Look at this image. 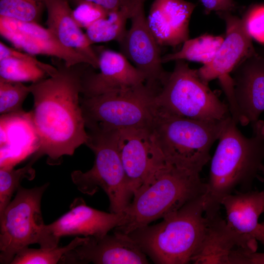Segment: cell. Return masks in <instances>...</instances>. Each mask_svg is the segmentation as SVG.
Returning a JSON list of instances; mask_svg holds the SVG:
<instances>
[{"mask_svg":"<svg viewBox=\"0 0 264 264\" xmlns=\"http://www.w3.org/2000/svg\"><path fill=\"white\" fill-rule=\"evenodd\" d=\"M56 69L48 78L29 86L33 96L30 111L39 140L34 153L47 156V163L61 164L63 156L72 155L80 146L88 143L80 105L82 79L88 64L69 66L62 60L52 57Z\"/></svg>","mask_w":264,"mask_h":264,"instance_id":"6da1fadb","label":"cell"},{"mask_svg":"<svg viewBox=\"0 0 264 264\" xmlns=\"http://www.w3.org/2000/svg\"><path fill=\"white\" fill-rule=\"evenodd\" d=\"M232 116L227 119L211 159L205 194L206 216L220 213L221 201L238 188L249 191L264 160V121L252 126L250 137L244 135Z\"/></svg>","mask_w":264,"mask_h":264,"instance_id":"7a4b0ae2","label":"cell"},{"mask_svg":"<svg viewBox=\"0 0 264 264\" xmlns=\"http://www.w3.org/2000/svg\"><path fill=\"white\" fill-rule=\"evenodd\" d=\"M205 201L204 194L159 223L138 228L128 235L155 264L191 263L206 229Z\"/></svg>","mask_w":264,"mask_h":264,"instance_id":"3957f363","label":"cell"},{"mask_svg":"<svg viewBox=\"0 0 264 264\" xmlns=\"http://www.w3.org/2000/svg\"><path fill=\"white\" fill-rule=\"evenodd\" d=\"M206 191L199 174L167 163L133 195L114 230L128 234L175 212Z\"/></svg>","mask_w":264,"mask_h":264,"instance_id":"277c9868","label":"cell"},{"mask_svg":"<svg viewBox=\"0 0 264 264\" xmlns=\"http://www.w3.org/2000/svg\"><path fill=\"white\" fill-rule=\"evenodd\" d=\"M228 118L218 122L200 121L173 114L157 107L152 131L167 163L200 174L211 159L210 149Z\"/></svg>","mask_w":264,"mask_h":264,"instance_id":"5b68a950","label":"cell"},{"mask_svg":"<svg viewBox=\"0 0 264 264\" xmlns=\"http://www.w3.org/2000/svg\"><path fill=\"white\" fill-rule=\"evenodd\" d=\"M160 89L145 83L123 90L80 98L86 128L117 131L152 129L156 115L155 97Z\"/></svg>","mask_w":264,"mask_h":264,"instance_id":"8992f818","label":"cell"},{"mask_svg":"<svg viewBox=\"0 0 264 264\" xmlns=\"http://www.w3.org/2000/svg\"><path fill=\"white\" fill-rule=\"evenodd\" d=\"M88 132V131H87ZM87 146L94 154L92 167L72 172V182L82 193L93 195L99 188L107 194L110 212L123 213L133 198L117 146V131L88 130Z\"/></svg>","mask_w":264,"mask_h":264,"instance_id":"52a82bcc","label":"cell"},{"mask_svg":"<svg viewBox=\"0 0 264 264\" xmlns=\"http://www.w3.org/2000/svg\"><path fill=\"white\" fill-rule=\"evenodd\" d=\"M173 70L155 97L160 110L191 119L218 122L231 116L229 106L222 102L184 60H176Z\"/></svg>","mask_w":264,"mask_h":264,"instance_id":"ba28073f","label":"cell"},{"mask_svg":"<svg viewBox=\"0 0 264 264\" xmlns=\"http://www.w3.org/2000/svg\"><path fill=\"white\" fill-rule=\"evenodd\" d=\"M49 184L25 188L21 185L0 215V263L11 264L20 250L39 243L44 225L41 200Z\"/></svg>","mask_w":264,"mask_h":264,"instance_id":"9c48e42d","label":"cell"},{"mask_svg":"<svg viewBox=\"0 0 264 264\" xmlns=\"http://www.w3.org/2000/svg\"><path fill=\"white\" fill-rule=\"evenodd\" d=\"M217 14L225 23L224 40L213 60L198 70L200 78L208 83L214 79L219 80L229 107L235 109L237 104L233 80L230 73L241 63L257 51L241 18L231 12Z\"/></svg>","mask_w":264,"mask_h":264,"instance_id":"30bf717a","label":"cell"},{"mask_svg":"<svg viewBox=\"0 0 264 264\" xmlns=\"http://www.w3.org/2000/svg\"><path fill=\"white\" fill-rule=\"evenodd\" d=\"M117 146L133 196L167 163L152 129L118 130Z\"/></svg>","mask_w":264,"mask_h":264,"instance_id":"8fae6325","label":"cell"},{"mask_svg":"<svg viewBox=\"0 0 264 264\" xmlns=\"http://www.w3.org/2000/svg\"><path fill=\"white\" fill-rule=\"evenodd\" d=\"M124 213H107L88 206L81 198H75L70 210L53 222L44 224L39 244L40 248L58 246L61 237L104 236L119 226Z\"/></svg>","mask_w":264,"mask_h":264,"instance_id":"7c38bea8","label":"cell"},{"mask_svg":"<svg viewBox=\"0 0 264 264\" xmlns=\"http://www.w3.org/2000/svg\"><path fill=\"white\" fill-rule=\"evenodd\" d=\"M142 0L130 20L131 25L119 42L122 53L145 76V83L161 88L169 72L163 66L159 45L148 26Z\"/></svg>","mask_w":264,"mask_h":264,"instance_id":"4fadbf2b","label":"cell"},{"mask_svg":"<svg viewBox=\"0 0 264 264\" xmlns=\"http://www.w3.org/2000/svg\"><path fill=\"white\" fill-rule=\"evenodd\" d=\"M61 264H145L147 256L128 235L114 230L100 237H87L86 241L67 252Z\"/></svg>","mask_w":264,"mask_h":264,"instance_id":"5bb4252c","label":"cell"},{"mask_svg":"<svg viewBox=\"0 0 264 264\" xmlns=\"http://www.w3.org/2000/svg\"><path fill=\"white\" fill-rule=\"evenodd\" d=\"M0 33L17 48L32 55H44L63 60L69 66L90 60L67 47L47 29L39 23L24 22L0 16Z\"/></svg>","mask_w":264,"mask_h":264,"instance_id":"9a60e30c","label":"cell"},{"mask_svg":"<svg viewBox=\"0 0 264 264\" xmlns=\"http://www.w3.org/2000/svg\"><path fill=\"white\" fill-rule=\"evenodd\" d=\"M95 49L99 72H95L90 65L86 68L82 79L84 96L125 89L145 83L144 75L122 53L101 48Z\"/></svg>","mask_w":264,"mask_h":264,"instance_id":"2e32d148","label":"cell"},{"mask_svg":"<svg viewBox=\"0 0 264 264\" xmlns=\"http://www.w3.org/2000/svg\"><path fill=\"white\" fill-rule=\"evenodd\" d=\"M232 73L242 125L250 123L252 127L264 112V56L257 51L241 63Z\"/></svg>","mask_w":264,"mask_h":264,"instance_id":"e0dca14e","label":"cell"},{"mask_svg":"<svg viewBox=\"0 0 264 264\" xmlns=\"http://www.w3.org/2000/svg\"><path fill=\"white\" fill-rule=\"evenodd\" d=\"M196 4L185 0H154L147 21L160 46L176 47L189 39V24Z\"/></svg>","mask_w":264,"mask_h":264,"instance_id":"ac0fdd59","label":"cell"},{"mask_svg":"<svg viewBox=\"0 0 264 264\" xmlns=\"http://www.w3.org/2000/svg\"><path fill=\"white\" fill-rule=\"evenodd\" d=\"M221 206L225 209L228 227L240 241L239 247L257 251L253 234L264 213V191L233 193L222 198Z\"/></svg>","mask_w":264,"mask_h":264,"instance_id":"d6986e66","label":"cell"},{"mask_svg":"<svg viewBox=\"0 0 264 264\" xmlns=\"http://www.w3.org/2000/svg\"><path fill=\"white\" fill-rule=\"evenodd\" d=\"M0 167H13L15 161L33 154L39 140L30 112L0 115Z\"/></svg>","mask_w":264,"mask_h":264,"instance_id":"ffe728a7","label":"cell"},{"mask_svg":"<svg viewBox=\"0 0 264 264\" xmlns=\"http://www.w3.org/2000/svg\"><path fill=\"white\" fill-rule=\"evenodd\" d=\"M47 29L65 46L89 59L94 69L98 68V57L92 44L72 16L67 0H45Z\"/></svg>","mask_w":264,"mask_h":264,"instance_id":"44dd1931","label":"cell"},{"mask_svg":"<svg viewBox=\"0 0 264 264\" xmlns=\"http://www.w3.org/2000/svg\"><path fill=\"white\" fill-rule=\"evenodd\" d=\"M207 224L202 241L192 259L197 264H229L233 250L240 247L237 236L228 227L220 213L205 216Z\"/></svg>","mask_w":264,"mask_h":264,"instance_id":"7402d4cb","label":"cell"},{"mask_svg":"<svg viewBox=\"0 0 264 264\" xmlns=\"http://www.w3.org/2000/svg\"><path fill=\"white\" fill-rule=\"evenodd\" d=\"M141 0H130L119 9L109 12L105 17L88 27L86 34L91 43L93 44L110 41L120 42L127 32L128 20L131 19Z\"/></svg>","mask_w":264,"mask_h":264,"instance_id":"603a6c76","label":"cell"},{"mask_svg":"<svg viewBox=\"0 0 264 264\" xmlns=\"http://www.w3.org/2000/svg\"><path fill=\"white\" fill-rule=\"evenodd\" d=\"M224 35L202 34L188 39L183 43L178 51L162 57L163 63L176 60H187L201 63L203 65L210 63L220 48Z\"/></svg>","mask_w":264,"mask_h":264,"instance_id":"cb8c5ba5","label":"cell"},{"mask_svg":"<svg viewBox=\"0 0 264 264\" xmlns=\"http://www.w3.org/2000/svg\"><path fill=\"white\" fill-rule=\"evenodd\" d=\"M40 158L33 153L30 161L22 168L15 169L10 166L0 167V215L11 201L13 194L21 186L22 180L25 178L32 180L34 178L36 172L33 166Z\"/></svg>","mask_w":264,"mask_h":264,"instance_id":"d4e9b609","label":"cell"},{"mask_svg":"<svg viewBox=\"0 0 264 264\" xmlns=\"http://www.w3.org/2000/svg\"><path fill=\"white\" fill-rule=\"evenodd\" d=\"M87 237L77 236L63 247L38 249L26 247L17 253L10 264H55L67 252L83 243Z\"/></svg>","mask_w":264,"mask_h":264,"instance_id":"484cf974","label":"cell"},{"mask_svg":"<svg viewBox=\"0 0 264 264\" xmlns=\"http://www.w3.org/2000/svg\"><path fill=\"white\" fill-rule=\"evenodd\" d=\"M47 76V73L35 63L16 58L0 60V77L4 79L35 83Z\"/></svg>","mask_w":264,"mask_h":264,"instance_id":"4316f807","label":"cell"},{"mask_svg":"<svg viewBox=\"0 0 264 264\" xmlns=\"http://www.w3.org/2000/svg\"><path fill=\"white\" fill-rule=\"evenodd\" d=\"M45 0H0V16L18 21L39 23Z\"/></svg>","mask_w":264,"mask_h":264,"instance_id":"83f0119b","label":"cell"},{"mask_svg":"<svg viewBox=\"0 0 264 264\" xmlns=\"http://www.w3.org/2000/svg\"><path fill=\"white\" fill-rule=\"evenodd\" d=\"M30 93L29 86L22 82L0 77V115L23 111L22 104Z\"/></svg>","mask_w":264,"mask_h":264,"instance_id":"f1b7e54d","label":"cell"},{"mask_svg":"<svg viewBox=\"0 0 264 264\" xmlns=\"http://www.w3.org/2000/svg\"><path fill=\"white\" fill-rule=\"evenodd\" d=\"M241 19L251 38L264 43V3L250 5Z\"/></svg>","mask_w":264,"mask_h":264,"instance_id":"f546056e","label":"cell"},{"mask_svg":"<svg viewBox=\"0 0 264 264\" xmlns=\"http://www.w3.org/2000/svg\"><path fill=\"white\" fill-rule=\"evenodd\" d=\"M108 12L96 4L85 2L77 5L72 10V16L81 28L87 29L97 20L105 17Z\"/></svg>","mask_w":264,"mask_h":264,"instance_id":"4dcf8cb0","label":"cell"},{"mask_svg":"<svg viewBox=\"0 0 264 264\" xmlns=\"http://www.w3.org/2000/svg\"><path fill=\"white\" fill-rule=\"evenodd\" d=\"M7 58H16L35 63L42 67L49 76L56 69L55 66L43 63L39 61L33 55L28 53H22L18 50L6 45L0 42V60Z\"/></svg>","mask_w":264,"mask_h":264,"instance_id":"1f68e13d","label":"cell"},{"mask_svg":"<svg viewBox=\"0 0 264 264\" xmlns=\"http://www.w3.org/2000/svg\"><path fill=\"white\" fill-rule=\"evenodd\" d=\"M229 264H264V252L236 247L230 255Z\"/></svg>","mask_w":264,"mask_h":264,"instance_id":"d6a6232c","label":"cell"},{"mask_svg":"<svg viewBox=\"0 0 264 264\" xmlns=\"http://www.w3.org/2000/svg\"><path fill=\"white\" fill-rule=\"evenodd\" d=\"M206 14L212 12L216 13L232 12L238 8L234 0H200Z\"/></svg>","mask_w":264,"mask_h":264,"instance_id":"836d02e7","label":"cell"},{"mask_svg":"<svg viewBox=\"0 0 264 264\" xmlns=\"http://www.w3.org/2000/svg\"><path fill=\"white\" fill-rule=\"evenodd\" d=\"M76 6L85 2L96 4L108 12L119 9L127 4L130 0H71Z\"/></svg>","mask_w":264,"mask_h":264,"instance_id":"e575fe53","label":"cell"},{"mask_svg":"<svg viewBox=\"0 0 264 264\" xmlns=\"http://www.w3.org/2000/svg\"><path fill=\"white\" fill-rule=\"evenodd\" d=\"M255 239L259 242L264 247V221L259 222L253 234Z\"/></svg>","mask_w":264,"mask_h":264,"instance_id":"d590c367","label":"cell"},{"mask_svg":"<svg viewBox=\"0 0 264 264\" xmlns=\"http://www.w3.org/2000/svg\"><path fill=\"white\" fill-rule=\"evenodd\" d=\"M258 52V51H257ZM259 54L264 56V47L260 49L259 51L258 52Z\"/></svg>","mask_w":264,"mask_h":264,"instance_id":"8d00e7d4","label":"cell"},{"mask_svg":"<svg viewBox=\"0 0 264 264\" xmlns=\"http://www.w3.org/2000/svg\"><path fill=\"white\" fill-rule=\"evenodd\" d=\"M261 171L263 173L264 176V164H263L261 168Z\"/></svg>","mask_w":264,"mask_h":264,"instance_id":"74e56055","label":"cell"}]
</instances>
